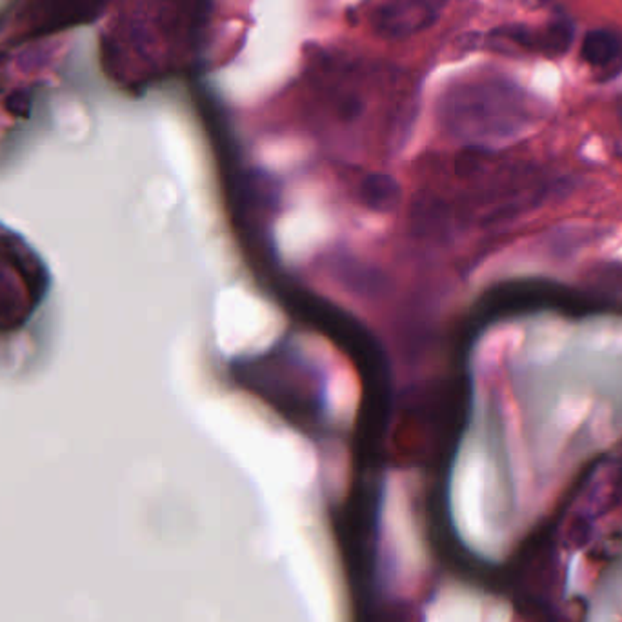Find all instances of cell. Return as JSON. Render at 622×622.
Here are the masks:
<instances>
[{"mask_svg": "<svg viewBox=\"0 0 622 622\" xmlns=\"http://www.w3.org/2000/svg\"><path fill=\"white\" fill-rule=\"evenodd\" d=\"M447 129L468 141H492L521 131L532 112L523 89L506 81H471L447 89L440 102Z\"/></svg>", "mask_w": 622, "mask_h": 622, "instance_id": "cell-1", "label": "cell"}, {"mask_svg": "<svg viewBox=\"0 0 622 622\" xmlns=\"http://www.w3.org/2000/svg\"><path fill=\"white\" fill-rule=\"evenodd\" d=\"M447 0H388L373 17V29L385 39H408L430 27L442 13Z\"/></svg>", "mask_w": 622, "mask_h": 622, "instance_id": "cell-2", "label": "cell"}, {"mask_svg": "<svg viewBox=\"0 0 622 622\" xmlns=\"http://www.w3.org/2000/svg\"><path fill=\"white\" fill-rule=\"evenodd\" d=\"M620 50L622 46L617 35L606 29H597V31H590L584 37L580 55L587 64L606 66L618 57Z\"/></svg>", "mask_w": 622, "mask_h": 622, "instance_id": "cell-3", "label": "cell"}, {"mask_svg": "<svg viewBox=\"0 0 622 622\" xmlns=\"http://www.w3.org/2000/svg\"><path fill=\"white\" fill-rule=\"evenodd\" d=\"M573 41V26L566 20L553 22L542 35H537V48L548 55H563Z\"/></svg>", "mask_w": 622, "mask_h": 622, "instance_id": "cell-4", "label": "cell"}, {"mask_svg": "<svg viewBox=\"0 0 622 622\" xmlns=\"http://www.w3.org/2000/svg\"><path fill=\"white\" fill-rule=\"evenodd\" d=\"M8 3V0H0V10H3V6Z\"/></svg>", "mask_w": 622, "mask_h": 622, "instance_id": "cell-5", "label": "cell"}]
</instances>
